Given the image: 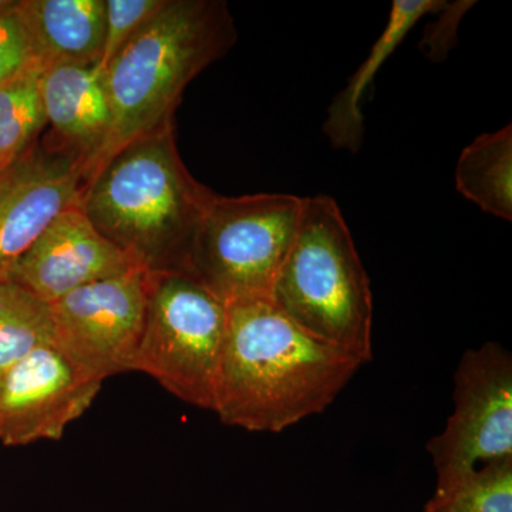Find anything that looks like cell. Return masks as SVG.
I'll return each instance as SVG.
<instances>
[{
	"label": "cell",
	"instance_id": "cell-22",
	"mask_svg": "<svg viewBox=\"0 0 512 512\" xmlns=\"http://www.w3.org/2000/svg\"><path fill=\"white\" fill-rule=\"evenodd\" d=\"M424 512H451L448 508L443 507V505H434L431 503H427L426 507H424Z\"/></svg>",
	"mask_w": 512,
	"mask_h": 512
},
{
	"label": "cell",
	"instance_id": "cell-18",
	"mask_svg": "<svg viewBox=\"0 0 512 512\" xmlns=\"http://www.w3.org/2000/svg\"><path fill=\"white\" fill-rule=\"evenodd\" d=\"M451 512H512V457L478 467L441 501Z\"/></svg>",
	"mask_w": 512,
	"mask_h": 512
},
{
	"label": "cell",
	"instance_id": "cell-20",
	"mask_svg": "<svg viewBox=\"0 0 512 512\" xmlns=\"http://www.w3.org/2000/svg\"><path fill=\"white\" fill-rule=\"evenodd\" d=\"M39 66L19 2H12L0 10V86Z\"/></svg>",
	"mask_w": 512,
	"mask_h": 512
},
{
	"label": "cell",
	"instance_id": "cell-4",
	"mask_svg": "<svg viewBox=\"0 0 512 512\" xmlns=\"http://www.w3.org/2000/svg\"><path fill=\"white\" fill-rule=\"evenodd\" d=\"M271 302L313 338L373 359V296L339 205L303 198L298 234L272 286Z\"/></svg>",
	"mask_w": 512,
	"mask_h": 512
},
{
	"label": "cell",
	"instance_id": "cell-17",
	"mask_svg": "<svg viewBox=\"0 0 512 512\" xmlns=\"http://www.w3.org/2000/svg\"><path fill=\"white\" fill-rule=\"evenodd\" d=\"M43 345H53L50 306L22 286L0 281V375Z\"/></svg>",
	"mask_w": 512,
	"mask_h": 512
},
{
	"label": "cell",
	"instance_id": "cell-19",
	"mask_svg": "<svg viewBox=\"0 0 512 512\" xmlns=\"http://www.w3.org/2000/svg\"><path fill=\"white\" fill-rule=\"evenodd\" d=\"M167 0H104L106 23L100 67L109 64L121 47L164 8Z\"/></svg>",
	"mask_w": 512,
	"mask_h": 512
},
{
	"label": "cell",
	"instance_id": "cell-6",
	"mask_svg": "<svg viewBox=\"0 0 512 512\" xmlns=\"http://www.w3.org/2000/svg\"><path fill=\"white\" fill-rule=\"evenodd\" d=\"M228 306L185 274L151 272L136 369L200 409L215 407Z\"/></svg>",
	"mask_w": 512,
	"mask_h": 512
},
{
	"label": "cell",
	"instance_id": "cell-8",
	"mask_svg": "<svg viewBox=\"0 0 512 512\" xmlns=\"http://www.w3.org/2000/svg\"><path fill=\"white\" fill-rule=\"evenodd\" d=\"M150 284L151 272L136 268L50 303L53 346L101 382L134 372Z\"/></svg>",
	"mask_w": 512,
	"mask_h": 512
},
{
	"label": "cell",
	"instance_id": "cell-12",
	"mask_svg": "<svg viewBox=\"0 0 512 512\" xmlns=\"http://www.w3.org/2000/svg\"><path fill=\"white\" fill-rule=\"evenodd\" d=\"M40 92L52 131L47 140L83 161L86 181L103 156L111 130L103 69L100 64H50L43 67Z\"/></svg>",
	"mask_w": 512,
	"mask_h": 512
},
{
	"label": "cell",
	"instance_id": "cell-14",
	"mask_svg": "<svg viewBox=\"0 0 512 512\" xmlns=\"http://www.w3.org/2000/svg\"><path fill=\"white\" fill-rule=\"evenodd\" d=\"M443 0H394L389 20L382 35L377 37L365 62L353 73L345 89L330 104L323 124V133L339 150L356 153L363 141L362 103L367 87L372 84L383 63L396 52L410 30L423 16L440 12L446 6Z\"/></svg>",
	"mask_w": 512,
	"mask_h": 512
},
{
	"label": "cell",
	"instance_id": "cell-7",
	"mask_svg": "<svg viewBox=\"0 0 512 512\" xmlns=\"http://www.w3.org/2000/svg\"><path fill=\"white\" fill-rule=\"evenodd\" d=\"M441 501L478 467L512 457V357L488 342L461 357L454 376V412L427 444Z\"/></svg>",
	"mask_w": 512,
	"mask_h": 512
},
{
	"label": "cell",
	"instance_id": "cell-1",
	"mask_svg": "<svg viewBox=\"0 0 512 512\" xmlns=\"http://www.w3.org/2000/svg\"><path fill=\"white\" fill-rule=\"evenodd\" d=\"M360 366L299 328L271 299L232 303L214 412L228 426L281 433L325 412Z\"/></svg>",
	"mask_w": 512,
	"mask_h": 512
},
{
	"label": "cell",
	"instance_id": "cell-5",
	"mask_svg": "<svg viewBox=\"0 0 512 512\" xmlns=\"http://www.w3.org/2000/svg\"><path fill=\"white\" fill-rule=\"evenodd\" d=\"M302 210L303 198L291 194L215 195L195 237L187 275L227 306L271 298Z\"/></svg>",
	"mask_w": 512,
	"mask_h": 512
},
{
	"label": "cell",
	"instance_id": "cell-10",
	"mask_svg": "<svg viewBox=\"0 0 512 512\" xmlns=\"http://www.w3.org/2000/svg\"><path fill=\"white\" fill-rule=\"evenodd\" d=\"M84 163L46 140L0 171V281L62 212L79 207Z\"/></svg>",
	"mask_w": 512,
	"mask_h": 512
},
{
	"label": "cell",
	"instance_id": "cell-9",
	"mask_svg": "<svg viewBox=\"0 0 512 512\" xmlns=\"http://www.w3.org/2000/svg\"><path fill=\"white\" fill-rule=\"evenodd\" d=\"M101 384L55 346H39L0 377V441L18 447L62 439Z\"/></svg>",
	"mask_w": 512,
	"mask_h": 512
},
{
	"label": "cell",
	"instance_id": "cell-2",
	"mask_svg": "<svg viewBox=\"0 0 512 512\" xmlns=\"http://www.w3.org/2000/svg\"><path fill=\"white\" fill-rule=\"evenodd\" d=\"M181 160L174 123L119 148L86 181L80 208L93 227L153 274L188 272L214 200Z\"/></svg>",
	"mask_w": 512,
	"mask_h": 512
},
{
	"label": "cell",
	"instance_id": "cell-24",
	"mask_svg": "<svg viewBox=\"0 0 512 512\" xmlns=\"http://www.w3.org/2000/svg\"><path fill=\"white\" fill-rule=\"evenodd\" d=\"M0 377H2V375H0Z\"/></svg>",
	"mask_w": 512,
	"mask_h": 512
},
{
	"label": "cell",
	"instance_id": "cell-11",
	"mask_svg": "<svg viewBox=\"0 0 512 512\" xmlns=\"http://www.w3.org/2000/svg\"><path fill=\"white\" fill-rule=\"evenodd\" d=\"M136 268L140 266L104 238L79 205L62 212L46 228L5 281L22 286L50 305L76 289Z\"/></svg>",
	"mask_w": 512,
	"mask_h": 512
},
{
	"label": "cell",
	"instance_id": "cell-15",
	"mask_svg": "<svg viewBox=\"0 0 512 512\" xmlns=\"http://www.w3.org/2000/svg\"><path fill=\"white\" fill-rule=\"evenodd\" d=\"M457 190L484 212L512 220V128L485 133L464 148L456 168Z\"/></svg>",
	"mask_w": 512,
	"mask_h": 512
},
{
	"label": "cell",
	"instance_id": "cell-23",
	"mask_svg": "<svg viewBox=\"0 0 512 512\" xmlns=\"http://www.w3.org/2000/svg\"><path fill=\"white\" fill-rule=\"evenodd\" d=\"M12 2H13V0H0V10L8 8L10 3H12Z\"/></svg>",
	"mask_w": 512,
	"mask_h": 512
},
{
	"label": "cell",
	"instance_id": "cell-3",
	"mask_svg": "<svg viewBox=\"0 0 512 512\" xmlns=\"http://www.w3.org/2000/svg\"><path fill=\"white\" fill-rule=\"evenodd\" d=\"M235 39L227 3L167 0L103 69L111 130L93 173L130 141L173 123L185 87Z\"/></svg>",
	"mask_w": 512,
	"mask_h": 512
},
{
	"label": "cell",
	"instance_id": "cell-21",
	"mask_svg": "<svg viewBox=\"0 0 512 512\" xmlns=\"http://www.w3.org/2000/svg\"><path fill=\"white\" fill-rule=\"evenodd\" d=\"M473 5L474 2L446 3L440 10L439 19L434 20L424 32L420 45L424 55L434 62L446 59L451 47L457 43L458 23Z\"/></svg>",
	"mask_w": 512,
	"mask_h": 512
},
{
	"label": "cell",
	"instance_id": "cell-13",
	"mask_svg": "<svg viewBox=\"0 0 512 512\" xmlns=\"http://www.w3.org/2000/svg\"><path fill=\"white\" fill-rule=\"evenodd\" d=\"M19 8L43 67L100 64L106 23L104 0H19Z\"/></svg>",
	"mask_w": 512,
	"mask_h": 512
},
{
	"label": "cell",
	"instance_id": "cell-16",
	"mask_svg": "<svg viewBox=\"0 0 512 512\" xmlns=\"http://www.w3.org/2000/svg\"><path fill=\"white\" fill-rule=\"evenodd\" d=\"M43 67H33L0 86V171L37 143L47 126L40 92Z\"/></svg>",
	"mask_w": 512,
	"mask_h": 512
}]
</instances>
